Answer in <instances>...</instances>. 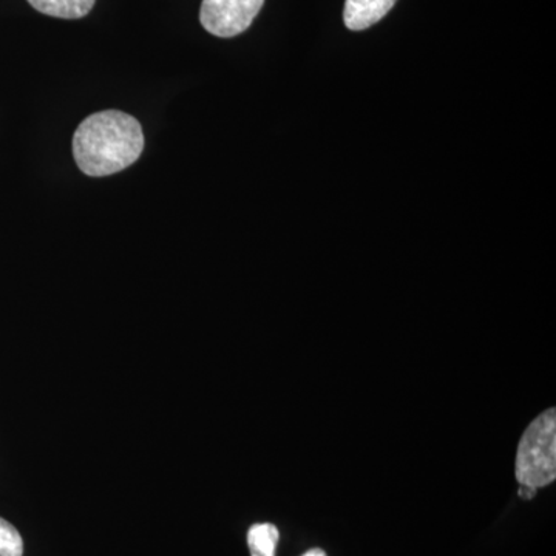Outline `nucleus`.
Masks as SVG:
<instances>
[{"label": "nucleus", "instance_id": "obj_9", "mask_svg": "<svg viewBox=\"0 0 556 556\" xmlns=\"http://www.w3.org/2000/svg\"><path fill=\"white\" fill-rule=\"evenodd\" d=\"M303 556H327L324 551H318V548H314V551H309L308 554Z\"/></svg>", "mask_w": 556, "mask_h": 556}, {"label": "nucleus", "instance_id": "obj_2", "mask_svg": "<svg viewBox=\"0 0 556 556\" xmlns=\"http://www.w3.org/2000/svg\"><path fill=\"white\" fill-rule=\"evenodd\" d=\"M515 473L519 485L543 489L556 478V412L548 408L526 428L519 441Z\"/></svg>", "mask_w": 556, "mask_h": 556}, {"label": "nucleus", "instance_id": "obj_5", "mask_svg": "<svg viewBox=\"0 0 556 556\" xmlns=\"http://www.w3.org/2000/svg\"><path fill=\"white\" fill-rule=\"evenodd\" d=\"M28 3L47 16L58 20H80L93 10L97 0H27Z\"/></svg>", "mask_w": 556, "mask_h": 556}, {"label": "nucleus", "instance_id": "obj_1", "mask_svg": "<svg viewBox=\"0 0 556 556\" xmlns=\"http://www.w3.org/2000/svg\"><path fill=\"white\" fill-rule=\"evenodd\" d=\"M144 144V131L135 116L102 110L79 124L73 135V159L83 174L110 177L137 163Z\"/></svg>", "mask_w": 556, "mask_h": 556}, {"label": "nucleus", "instance_id": "obj_7", "mask_svg": "<svg viewBox=\"0 0 556 556\" xmlns=\"http://www.w3.org/2000/svg\"><path fill=\"white\" fill-rule=\"evenodd\" d=\"M24 555V541L16 527L0 518V556Z\"/></svg>", "mask_w": 556, "mask_h": 556}, {"label": "nucleus", "instance_id": "obj_8", "mask_svg": "<svg viewBox=\"0 0 556 556\" xmlns=\"http://www.w3.org/2000/svg\"><path fill=\"white\" fill-rule=\"evenodd\" d=\"M536 489H533V486L529 485H519V496L522 497V500H532L533 496H535Z\"/></svg>", "mask_w": 556, "mask_h": 556}, {"label": "nucleus", "instance_id": "obj_6", "mask_svg": "<svg viewBox=\"0 0 556 556\" xmlns=\"http://www.w3.org/2000/svg\"><path fill=\"white\" fill-rule=\"evenodd\" d=\"M278 538L280 535L274 525L263 522V525L252 526L248 532V546L251 556H276Z\"/></svg>", "mask_w": 556, "mask_h": 556}, {"label": "nucleus", "instance_id": "obj_4", "mask_svg": "<svg viewBox=\"0 0 556 556\" xmlns=\"http://www.w3.org/2000/svg\"><path fill=\"white\" fill-rule=\"evenodd\" d=\"M397 0H346L343 21L350 30L361 31L390 13Z\"/></svg>", "mask_w": 556, "mask_h": 556}, {"label": "nucleus", "instance_id": "obj_3", "mask_svg": "<svg viewBox=\"0 0 556 556\" xmlns=\"http://www.w3.org/2000/svg\"><path fill=\"white\" fill-rule=\"evenodd\" d=\"M265 0H203L200 22L217 38H233L251 27Z\"/></svg>", "mask_w": 556, "mask_h": 556}]
</instances>
